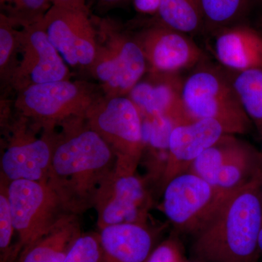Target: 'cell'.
Listing matches in <instances>:
<instances>
[{"instance_id": "1", "label": "cell", "mask_w": 262, "mask_h": 262, "mask_svg": "<svg viewBox=\"0 0 262 262\" xmlns=\"http://www.w3.org/2000/svg\"><path fill=\"white\" fill-rule=\"evenodd\" d=\"M59 126L47 182L67 209L80 215L94 208L98 189L115 170L116 158L84 117Z\"/></svg>"}, {"instance_id": "2", "label": "cell", "mask_w": 262, "mask_h": 262, "mask_svg": "<svg viewBox=\"0 0 262 262\" xmlns=\"http://www.w3.org/2000/svg\"><path fill=\"white\" fill-rule=\"evenodd\" d=\"M262 228V177L226 193L193 234L199 262H258Z\"/></svg>"}, {"instance_id": "3", "label": "cell", "mask_w": 262, "mask_h": 262, "mask_svg": "<svg viewBox=\"0 0 262 262\" xmlns=\"http://www.w3.org/2000/svg\"><path fill=\"white\" fill-rule=\"evenodd\" d=\"M182 96L184 108L192 120H214L230 135H244L253 127L229 72L199 66L184 80Z\"/></svg>"}, {"instance_id": "4", "label": "cell", "mask_w": 262, "mask_h": 262, "mask_svg": "<svg viewBox=\"0 0 262 262\" xmlns=\"http://www.w3.org/2000/svg\"><path fill=\"white\" fill-rule=\"evenodd\" d=\"M86 122L113 150L117 173H136L144 149L143 117L125 96H102L89 108Z\"/></svg>"}, {"instance_id": "5", "label": "cell", "mask_w": 262, "mask_h": 262, "mask_svg": "<svg viewBox=\"0 0 262 262\" xmlns=\"http://www.w3.org/2000/svg\"><path fill=\"white\" fill-rule=\"evenodd\" d=\"M97 24V53L90 70L105 96H125L145 75V56L135 37L116 22L100 19Z\"/></svg>"}, {"instance_id": "6", "label": "cell", "mask_w": 262, "mask_h": 262, "mask_svg": "<svg viewBox=\"0 0 262 262\" xmlns=\"http://www.w3.org/2000/svg\"><path fill=\"white\" fill-rule=\"evenodd\" d=\"M100 97L89 82L56 81L32 84L18 91L15 106L20 116L36 126L48 128L85 117Z\"/></svg>"}, {"instance_id": "7", "label": "cell", "mask_w": 262, "mask_h": 262, "mask_svg": "<svg viewBox=\"0 0 262 262\" xmlns=\"http://www.w3.org/2000/svg\"><path fill=\"white\" fill-rule=\"evenodd\" d=\"M8 199L15 232L18 236L16 246L20 254L71 213L47 182H10Z\"/></svg>"}, {"instance_id": "8", "label": "cell", "mask_w": 262, "mask_h": 262, "mask_svg": "<svg viewBox=\"0 0 262 262\" xmlns=\"http://www.w3.org/2000/svg\"><path fill=\"white\" fill-rule=\"evenodd\" d=\"M152 196L145 178L114 170L98 189L94 208L98 229L121 224H148Z\"/></svg>"}, {"instance_id": "9", "label": "cell", "mask_w": 262, "mask_h": 262, "mask_svg": "<svg viewBox=\"0 0 262 262\" xmlns=\"http://www.w3.org/2000/svg\"><path fill=\"white\" fill-rule=\"evenodd\" d=\"M162 193V211L176 232L192 235L199 230L225 194L190 172L171 179Z\"/></svg>"}, {"instance_id": "10", "label": "cell", "mask_w": 262, "mask_h": 262, "mask_svg": "<svg viewBox=\"0 0 262 262\" xmlns=\"http://www.w3.org/2000/svg\"><path fill=\"white\" fill-rule=\"evenodd\" d=\"M21 117L13 129L1 157V176L8 182L16 180L47 182L56 143V127L42 128L40 137L33 134L35 125Z\"/></svg>"}, {"instance_id": "11", "label": "cell", "mask_w": 262, "mask_h": 262, "mask_svg": "<svg viewBox=\"0 0 262 262\" xmlns=\"http://www.w3.org/2000/svg\"><path fill=\"white\" fill-rule=\"evenodd\" d=\"M49 40L71 67L90 68L97 53V29L90 12L52 5L42 20Z\"/></svg>"}, {"instance_id": "12", "label": "cell", "mask_w": 262, "mask_h": 262, "mask_svg": "<svg viewBox=\"0 0 262 262\" xmlns=\"http://www.w3.org/2000/svg\"><path fill=\"white\" fill-rule=\"evenodd\" d=\"M42 20L21 27L20 58L9 82L17 91L32 84L70 80L67 63L49 40Z\"/></svg>"}, {"instance_id": "13", "label": "cell", "mask_w": 262, "mask_h": 262, "mask_svg": "<svg viewBox=\"0 0 262 262\" xmlns=\"http://www.w3.org/2000/svg\"><path fill=\"white\" fill-rule=\"evenodd\" d=\"M142 49L150 72L178 73L195 67L205 54L187 34L159 21L141 31L135 37Z\"/></svg>"}, {"instance_id": "14", "label": "cell", "mask_w": 262, "mask_h": 262, "mask_svg": "<svg viewBox=\"0 0 262 262\" xmlns=\"http://www.w3.org/2000/svg\"><path fill=\"white\" fill-rule=\"evenodd\" d=\"M224 134L220 124L210 119L194 120L176 126L170 138L168 164L160 192L171 179L187 173L196 158Z\"/></svg>"}, {"instance_id": "15", "label": "cell", "mask_w": 262, "mask_h": 262, "mask_svg": "<svg viewBox=\"0 0 262 262\" xmlns=\"http://www.w3.org/2000/svg\"><path fill=\"white\" fill-rule=\"evenodd\" d=\"M183 82L177 73L150 72L147 79H141L131 90L128 98L135 103L142 117H168L180 125L187 123L194 120L183 104Z\"/></svg>"}, {"instance_id": "16", "label": "cell", "mask_w": 262, "mask_h": 262, "mask_svg": "<svg viewBox=\"0 0 262 262\" xmlns=\"http://www.w3.org/2000/svg\"><path fill=\"white\" fill-rule=\"evenodd\" d=\"M100 262H147L157 246V234L148 224H121L99 229Z\"/></svg>"}, {"instance_id": "17", "label": "cell", "mask_w": 262, "mask_h": 262, "mask_svg": "<svg viewBox=\"0 0 262 262\" xmlns=\"http://www.w3.org/2000/svg\"><path fill=\"white\" fill-rule=\"evenodd\" d=\"M213 53L224 68L244 72L262 68V35L247 26H232L215 31Z\"/></svg>"}, {"instance_id": "18", "label": "cell", "mask_w": 262, "mask_h": 262, "mask_svg": "<svg viewBox=\"0 0 262 262\" xmlns=\"http://www.w3.org/2000/svg\"><path fill=\"white\" fill-rule=\"evenodd\" d=\"M79 215L63 216L48 233L20 253L18 262H63L82 234Z\"/></svg>"}, {"instance_id": "19", "label": "cell", "mask_w": 262, "mask_h": 262, "mask_svg": "<svg viewBox=\"0 0 262 262\" xmlns=\"http://www.w3.org/2000/svg\"><path fill=\"white\" fill-rule=\"evenodd\" d=\"M262 177V153L244 141L238 151L221 168L212 183L219 191L228 193Z\"/></svg>"}, {"instance_id": "20", "label": "cell", "mask_w": 262, "mask_h": 262, "mask_svg": "<svg viewBox=\"0 0 262 262\" xmlns=\"http://www.w3.org/2000/svg\"><path fill=\"white\" fill-rule=\"evenodd\" d=\"M228 72L244 111L262 140V68Z\"/></svg>"}, {"instance_id": "21", "label": "cell", "mask_w": 262, "mask_h": 262, "mask_svg": "<svg viewBox=\"0 0 262 262\" xmlns=\"http://www.w3.org/2000/svg\"><path fill=\"white\" fill-rule=\"evenodd\" d=\"M156 15L160 23L185 34L205 27L199 0H160Z\"/></svg>"}, {"instance_id": "22", "label": "cell", "mask_w": 262, "mask_h": 262, "mask_svg": "<svg viewBox=\"0 0 262 262\" xmlns=\"http://www.w3.org/2000/svg\"><path fill=\"white\" fill-rule=\"evenodd\" d=\"M244 143V141L237 139L236 136L224 134L196 158L188 172L201 177L212 185L221 168L238 151Z\"/></svg>"}, {"instance_id": "23", "label": "cell", "mask_w": 262, "mask_h": 262, "mask_svg": "<svg viewBox=\"0 0 262 262\" xmlns=\"http://www.w3.org/2000/svg\"><path fill=\"white\" fill-rule=\"evenodd\" d=\"M205 27L213 32L238 25L249 0H199Z\"/></svg>"}, {"instance_id": "24", "label": "cell", "mask_w": 262, "mask_h": 262, "mask_svg": "<svg viewBox=\"0 0 262 262\" xmlns=\"http://www.w3.org/2000/svg\"><path fill=\"white\" fill-rule=\"evenodd\" d=\"M21 27L4 13H0V75L9 83L18 63Z\"/></svg>"}, {"instance_id": "25", "label": "cell", "mask_w": 262, "mask_h": 262, "mask_svg": "<svg viewBox=\"0 0 262 262\" xmlns=\"http://www.w3.org/2000/svg\"><path fill=\"white\" fill-rule=\"evenodd\" d=\"M9 182L1 177L0 181V262H13L18 258V250L12 246L15 232L9 199Z\"/></svg>"}, {"instance_id": "26", "label": "cell", "mask_w": 262, "mask_h": 262, "mask_svg": "<svg viewBox=\"0 0 262 262\" xmlns=\"http://www.w3.org/2000/svg\"><path fill=\"white\" fill-rule=\"evenodd\" d=\"M1 13L20 27L39 21L52 7L51 0H0Z\"/></svg>"}, {"instance_id": "27", "label": "cell", "mask_w": 262, "mask_h": 262, "mask_svg": "<svg viewBox=\"0 0 262 262\" xmlns=\"http://www.w3.org/2000/svg\"><path fill=\"white\" fill-rule=\"evenodd\" d=\"M101 246L98 232L82 233L63 262H100Z\"/></svg>"}, {"instance_id": "28", "label": "cell", "mask_w": 262, "mask_h": 262, "mask_svg": "<svg viewBox=\"0 0 262 262\" xmlns=\"http://www.w3.org/2000/svg\"><path fill=\"white\" fill-rule=\"evenodd\" d=\"M147 262H187L178 233L172 234L168 238L157 245Z\"/></svg>"}, {"instance_id": "29", "label": "cell", "mask_w": 262, "mask_h": 262, "mask_svg": "<svg viewBox=\"0 0 262 262\" xmlns=\"http://www.w3.org/2000/svg\"><path fill=\"white\" fill-rule=\"evenodd\" d=\"M134 6L138 13L141 14L156 15L160 0H133Z\"/></svg>"}, {"instance_id": "30", "label": "cell", "mask_w": 262, "mask_h": 262, "mask_svg": "<svg viewBox=\"0 0 262 262\" xmlns=\"http://www.w3.org/2000/svg\"><path fill=\"white\" fill-rule=\"evenodd\" d=\"M52 5L67 9L89 12L86 0H51Z\"/></svg>"}, {"instance_id": "31", "label": "cell", "mask_w": 262, "mask_h": 262, "mask_svg": "<svg viewBox=\"0 0 262 262\" xmlns=\"http://www.w3.org/2000/svg\"><path fill=\"white\" fill-rule=\"evenodd\" d=\"M94 1L97 3L98 6L108 8V7H114L120 4L127 0H94Z\"/></svg>"}, {"instance_id": "32", "label": "cell", "mask_w": 262, "mask_h": 262, "mask_svg": "<svg viewBox=\"0 0 262 262\" xmlns=\"http://www.w3.org/2000/svg\"><path fill=\"white\" fill-rule=\"evenodd\" d=\"M258 250H259L260 256H262V228L260 233L259 242H258Z\"/></svg>"}]
</instances>
